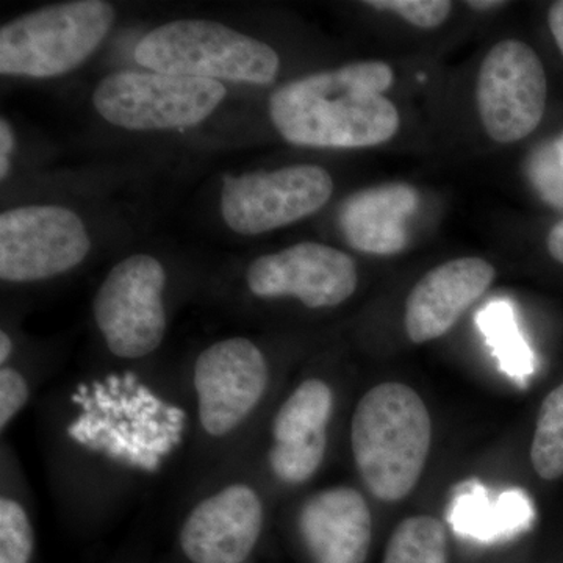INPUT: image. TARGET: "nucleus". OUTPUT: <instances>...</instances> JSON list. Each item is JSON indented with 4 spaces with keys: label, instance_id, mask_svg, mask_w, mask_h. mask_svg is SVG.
<instances>
[{
    "label": "nucleus",
    "instance_id": "nucleus-5",
    "mask_svg": "<svg viewBox=\"0 0 563 563\" xmlns=\"http://www.w3.org/2000/svg\"><path fill=\"white\" fill-rule=\"evenodd\" d=\"M350 439L355 468L368 492L380 501H401L428 462L431 415L407 385L379 384L355 406Z\"/></svg>",
    "mask_w": 563,
    "mask_h": 563
},
{
    "label": "nucleus",
    "instance_id": "nucleus-12",
    "mask_svg": "<svg viewBox=\"0 0 563 563\" xmlns=\"http://www.w3.org/2000/svg\"><path fill=\"white\" fill-rule=\"evenodd\" d=\"M332 192L331 174L314 165L228 177L221 190L222 220L240 235H261L317 213Z\"/></svg>",
    "mask_w": 563,
    "mask_h": 563
},
{
    "label": "nucleus",
    "instance_id": "nucleus-15",
    "mask_svg": "<svg viewBox=\"0 0 563 563\" xmlns=\"http://www.w3.org/2000/svg\"><path fill=\"white\" fill-rule=\"evenodd\" d=\"M295 531L312 563H365L373 515L357 488L332 485L310 493L296 507Z\"/></svg>",
    "mask_w": 563,
    "mask_h": 563
},
{
    "label": "nucleus",
    "instance_id": "nucleus-17",
    "mask_svg": "<svg viewBox=\"0 0 563 563\" xmlns=\"http://www.w3.org/2000/svg\"><path fill=\"white\" fill-rule=\"evenodd\" d=\"M418 192L410 185L387 184L355 192L340 209V229L354 250L391 255L409 242L407 222L418 209Z\"/></svg>",
    "mask_w": 563,
    "mask_h": 563
},
{
    "label": "nucleus",
    "instance_id": "nucleus-28",
    "mask_svg": "<svg viewBox=\"0 0 563 563\" xmlns=\"http://www.w3.org/2000/svg\"><path fill=\"white\" fill-rule=\"evenodd\" d=\"M548 251L553 255L554 261L563 265V220L551 229L548 235Z\"/></svg>",
    "mask_w": 563,
    "mask_h": 563
},
{
    "label": "nucleus",
    "instance_id": "nucleus-22",
    "mask_svg": "<svg viewBox=\"0 0 563 563\" xmlns=\"http://www.w3.org/2000/svg\"><path fill=\"white\" fill-rule=\"evenodd\" d=\"M531 461L543 481L563 476V384L555 387L540 407L531 446Z\"/></svg>",
    "mask_w": 563,
    "mask_h": 563
},
{
    "label": "nucleus",
    "instance_id": "nucleus-27",
    "mask_svg": "<svg viewBox=\"0 0 563 563\" xmlns=\"http://www.w3.org/2000/svg\"><path fill=\"white\" fill-rule=\"evenodd\" d=\"M548 22H550L551 32H553L555 43L563 55V0L555 2L551 7L550 14H548Z\"/></svg>",
    "mask_w": 563,
    "mask_h": 563
},
{
    "label": "nucleus",
    "instance_id": "nucleus-11",
    "mask_svg": "<svg viewBox=\"0 0 563 563\" xmlns=\"http://www.w3.org/2000/svg\"><path fill=\"white\" fill-rule=\"evenodd\" d=\"M91 239L79 214L60 206H25L0 214V279L36 284L79 266Z\"/></svg>",
    "mask_w": 563,
    "mask_h": 563
},
{
    "label": "nucleus",
    "instance_id": "nucleus-24",
    "mask_svg": "<svg viewBox=\"0 0 563 563\" xmlns=\"http://www.w3.org/2000/svg\"><path fill=\"white\" fill-rule=\"evenodd\" d=\"M528 173L543 201L563 210V165L555 143L544 144L533 152Z\"/></svg>",
    "mask_w": 563,
    "mask_h": 563
},
{
    "label": "nucleus",
    "instance_id": "nucleus-30",
    "mask_svg": "<svg viewBox=\"0 0 563 563\" xmlns=\"http://www.w3.org/2000/svg\"><path fill=\"white\" fill-rule=\"evenodd\" d=\"M555 147H558L559 158H561V163L563 165V133L559 136V140L555 141Z\"/></svg>",
    "mask_w": 563,
    "mask_h": 563
},
{
    "label": "nucleus",
    "instance_id": "nucleus-25",
    "mask_svg": "<svg viewBox=\"0 0 563 563\" xmlns=\"http://www.w3.org/2000/svg\"><path fill=\"white\" fill-rule=\"evenodd\" d=\"M365 5L376 10L393 11L421 29L439 27L446 21L453 9V3L448 0H369Z\"/></svg>",
    "mask_w": 563,
    "mask_h": 563
},
{
    "label": "nucleus",
    "instance_id": "nucleus-9",
    "mask_svg": "<svg viewBox=\"0 0 563 563\" xmlns=\"http://www.w3.org/2000/svg\"><path fill=\"white\" fill-rule=\"evenodd\" d=\"M168 274L150 254L117 263L92 298V320L111 357L141 362L161 350L168 332Z\"/></svg>",
    "mask_w": 563,
    "mask_h": 563
},
{
    "label": "nucleus",
    "instance_id": "nucleus-26",
    "mask_svg": "<svg viewBox=\"0 0 563 563\" xmlns=\"http://www.w3.org/2000/svg\"><path fill=\"white\" fill-rule=\"evenodd\" d=\"M14 147L13 131L7 120L0 121V177L5 179L10 168V154Z\"/></svg>",
    "mask_w": 563,
    "mask_h": 563
},
{
    "label": "nucleus",
    "instance_id": "nucleus-2",
    "mask_svg": "<svg viewBox=\"0 0 563 563\" xmlns=\"http://www.w3.org/2000/svg\"><path fill=\"white\" fill-rule=\"evenodd\" d=\"M181 387L191 422L188 454L202 473L251 450L272 412V358L250 336H225L196 354Z\"/></svg>",
    "mask_w": 563,
    "mask_h": 563
},
{
    "label": "nucleus",
    "instance_id": "nucleus-21",
    "mask_svg": "<svg viewBox=\"0 0 563 563\" xmlns=\"http://www.w3.org/2000/svg\"><path fill=\"white\" fill-rule=\"evenodd\" d=\"M383 563H450L442 521L429 515L406 518L391 533Z\"/></svg>",
    "mask_w": 563,
    "mask_h": 563
},
{
    "label": "nucleus",
    "instance_id": "nucleus-20",
    "mask_svg": "<svg viewBox=\"0 0 563 563\" xmlns=\"http://www.w3.org/2000/svg\"><path fill=\"white\" fill-rule=\"evenodd\" d=\"M477 324L495 352L503 372L518 383H525L526 377L531 376L536 366H533L532 352L515 324L510 303L506 301L488 303L485 310L477 314Z\"/></svg>",
    "mask_w": 563,
    "mask_h": 563
},
{
    "label": "nucleus",
    "instance_id": "nucleus-3",
    "mask_svg": "<svg viewBox=\"0 0 563 563\" xmlns=\"http://www.w3.org/2000/svg\"><path fill=\"white\" fill-rule=\"evenodd\" d=\"M269 118L296 146L372 147L399 129L395 103L363 84L357 63L284 85L269 99Z\"/></svg>",
    "mask_w": 563,
    "mask_h": 563
},
{
    "label": "nucleus",
    "instance_id": "nucleus-19",
    "mask_svg": "<svg viewBox=\"0 0 563 563\" xmlns=\"http://www.w3.org/2000/svg\"><path fill=\"white\" fill-rule=\"evenodd\" d=\"M0 563H32L36 550L31 490L10 444L0 461Z\"/></svg>",
    "mask_w": 563,
    "mask_h": 563
},
{
    "label": "nucleus",
    "instance_id": "nucleus-7",
    "mask_svg": "<svg viewBox=\"0 0 563 563\" xmlns=\"http://www.w3.org/2000/svg\"><path fill=\"white\" fill-rule=\"evenodd\" d=\"M114 16L109 2L74 0L11 20L0 29V73L35 79L68 74L98 49Z\"/></svg>",
    "mask_w": 563,
    "mask_h": 563
},
{
    "label": "nucleus",
    "instance_id": "nucleus-29",
    "mask_svg": "<svg viewBox=\"0 0 563 563\" xmlns=\"http://www.w3.org/2000/svg\"><path fill=\"white\" fill-rule=\"evenodd\" d=\"M466 5L472 7L473 10H492L498 9V7L506 5V2H498V0H473V2H466Z\"/></svg>",
    "mask_w": 563,
    "mask_h": 563
},
{
    "label": "nucleus",
    "instance_id": "nucleus-8",
    "mask_svg": "<svg viewBox=\"0 0 563 563\" xmlns=\"http://www.w3.org/2000/svg\"><path fill=\"white\" fill-rule=\"evenodd\" d=\"M336 395L322 377L299 380L266 418L251 455L269 487H302L328 457Z\"/></svg>",
    "mask_w": 563,
    "mask_h": 563
},
{
    "label": "nucleus",
    "instance_id": "nucleus-23",
    "mask_svg": "<svg viewBox=\"0 0 563 563\" xmlns=\"http://www.w3.org/2000/svg\"><path fill=\"white\" fill-rule=\"evenodd\" d=\"M41 383L32 372L22 368L20 363L11 362L0 366V432L2 439L11 424L21 417L32 402Z\"/></svg>",
    "mask_w": 563,
    "mask_h": 563
},
{
    "label": "nucleus",
    "instance_id": "nucleus-4",
    "mask_svg": "<svg viewBox=\"0 0 563 563\" xmlns=\"http://www.w3.org/2000/svg\"><path fill=\"white\" fill-rule=\"evenodd\" d=\"M176 542L188 563H246L269 518V487L250 454L196 474Z\"/></svg>",
    "mask_w": 563,
    "mask_h": 563
},
{
    "label": "nucleus",
    "instance_id": "nucleus-18",
    "mask_svg": "<svg viewBox=\"0 0 563 563\" xmlns=\"http://www.w3.org/2000/svg\"><path fill=\"white\" fill-rule=\"evenodd\" d=\"M536 512L523 490L504 492L492 499L483 485L468 483L455 495L450 525L455 532L477 542L512 539L531 528Z\"/></svg>",
    "mask_w": 563,
    "mask_h": 563
},
{
    "label": "nucleus",
    "instance_id": "nucleus-10",
    "mask_svg": "<svg viewBox=\"0 0 563 563\" xmlns=\"http://www.w3.org/2000/svg\"><path fill=\"white\" fill-rule=\"evenodd\" d=\"M221 81L161 73L110 74L92 95V106L110 124L135 132L172 131L201 124L224 101Z\"/></svg>",
    "mask_w": 563,
    "mask_h": 563
},
{
    "label": "nucleus",
    "instance_id": "nucleus-14",
    "mask_svg": "<svg viewBox=\"0 0 563 563\" xmlns=\"http://www.w3.org/2000/svg\"><path fill=\"white\" fill-rule=\"evenodd\" d=\"M357 285V266L350 255L322 243L292 244L262 255L244 272V287L252 298L295 299L312 310L342 306Z\"/></svg>",
    "mask_w": 563,
    "mask_h": 563
},
{
    "label": "nucleus",
    "instance_id": "nucleus-13",
    "mask_svg": "<svg viewBox=\"0 0 563 563\" xmlns=\"http://www.w3.org/2000/svg\"><path fill=\"white\" fill-rule=\"evenodd\" d=\"M548 81L539 55L517 40L492 47L477 77V110L487 135L501 144L531 135L547 109Z\"/></svg>",
    "mask_w": 563,
    "mask_h": 563
},
{
    "label": "nucleus",
    "instance_id": "nucleus-1",
    "mask_svg": "<svg viewBox=\"0 0 563 563\" xmlns=\"http://www.w3.org/2000/svg\"><path fill=\"white\" fill-rule=\"evenodd\" d=\"M51 415V476L63 512H120L190 450L181 383H151L132 369L70 385Z\"/></svg>",
    "mask_w": 563,
    "mask_h": 563
},
{
    "label": "nucleus",
    "instance_id": "nucleus-16",
    "mask_svg": "<svg viewBox=\"0 0 563 563\" xmlns=\"http://www.w3.org/2000/svg\"><path fill=\"white\" fill-rule=\"evenodd\" d=\"M496 272L484 258L463 257L437 266L410 291L406 331L413 343L440 339L490 288Z\"/></svg>",
    "mask_w": 563,
    "mask_h": 563
},
{
    "label": "nucleus",
    "instance_id": "nucleus-6",
    "mask_svg": "<svg viewBox=\"0 0 563 563\" xmlns=\"http://www.w3.org/2000/svg\"><path fill=\"white\" fill-rule=\"evenodd\" d=\"M152 73L268 85L280 58L269 44L209 20H177L144 35L133 52Z\"/></svg>",
    "mask_w": 563,
    "mask_h": 563
}]
</instances>
